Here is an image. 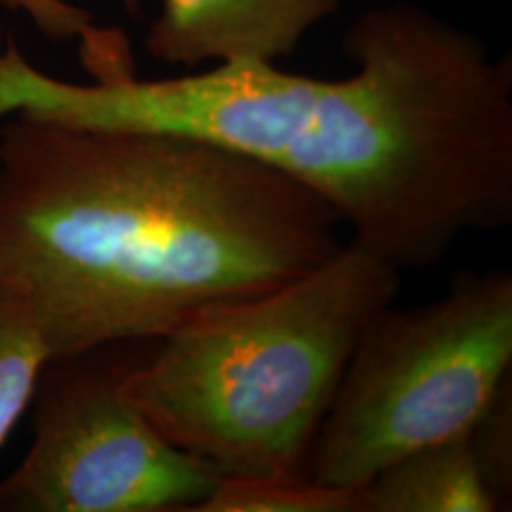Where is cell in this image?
Returning a JSON list of instances; mask_svg holds the SVG:
<instances>
[{"label":"cell","instance_id":"obj_1","mask_svg":"<svg viewBox=\"0 0 512 512\" xmlns=\"http://www.w3.org/2000/svg\"><path fill=\"white\" fill-rule=\"evenodd\" d=\"M344 50L357 71L340 80L234 63L78 84L16 57L0 73V107L234 150L310 190L399 272L511 224V55L406 2L361 14Z\"/></svg>","mask_w":512,"mask_h":512},{"label":"cell","instance_id":"obj_2","mask_svg":"<svg viewBox=\"0 0 512 512\" xmlns=\"http://www.w3.org/2000/svg\"><path fill=\"white\" fill-rule=\"evenodd\" d=\"M0 124V279L54 361L160 340L342 249L327 203L234 150L21 114Z\"/></svg>","mask_w":512,"mask_h":512},{"label":"cell","instance_id":"obj_3","mask_svg":"<svg viewBox=\"0 0 512 512\" xmlns=\"http://www.w3.org/2000/svg\"><path fill=\"white\" fill-rule=\"evenodd\" d=\"M399 285L395 266L351 241L279 289L194 313L129 366L124 391L220 478L306 476L349 359Z\"/></svg>","mask_w":512,"mask_h":512},{"label":"cell","instance_id":"obj_4","mask_svg":"<svg viewBox=\"0 0 512 512\" xmlns=\"http://www.w3.org/2000/svg\"><path fill=\"white\" fill-rule=\"evenodd\" d=\"M512 376V275H456L439 300L385 308L365 330L306 476L359 490L391 463L454 439Z\"/></svg>","mask_w":512,"mask_h":512},{"label":"cell","instance_id":"obj_5","mask_svg":"<svg viewBox=\"0 0 512 512\" xmlns=\"http://www.w3.org/2000/svg\"><path fill=\"white\" fill-rule=\"evenodd\" d=\"M128 368L86 355L48 365L31 446L0 480V512H194L213 492L220 476L129 401Z\"/></svg>","mask_w":512,"mask_h":512},{"label":"cell","instance_id":"obj_6","mask_svg":"<svg viewBox=\"0 0 512 512\" xmlns=\"http://www.w3.org/2000/svg\"><path fill=\"white\" fill-rule=\"evenodd\" d=\"M342 0H162L145 48L167 65L275 63Z\"/></svg>","mask_w":512,"mask_h":512},{"label":"cell","instance_id":"obj_7","mask_svg":"<svg viewBox=\"0 0 512 512\" xmlns=\"http://www.w3.org/2000/svg\"><path fill=\"white\" fill-rule=\"evenodd\" d=\"M363 490V512H495L467 433L421 448L374 476Z\"/></svg>","mask_w":512,"mask_h":512},{"label":"cell","instance_id":"obj_8","mask_svg":"<svg viewBox=\"0 0 512 512\" xmlns=\"http://www.w3.org/2000/svg\"><path fill=\"white\" fill-rule=\"evenodd\" d=\"M52 361L37 313L23 294L0 279V448L35 401Z\"/></svg>","mask_w":512,"mask_h":512},{"label":"cell","instance_id":"obj_9","mask_svg":"<svg viewBox=\"0 0 512 512\" xmlns=\"http://www.w3.org/2000/svg\"><path fill=\"white\" fill-rule=\"evenodd\" d=\"M194 512H363V490L306 476H222Z\"/></svg>","mask_w":512,"mask_h":512},{"label":"cell","instance_id":"obj_10","mask_svg":"<svg viewBox=\"0 0 512 512\" xmlns=\"http://www.w3.org/2000/svg\"><path fill=\"white\" fill-rule=\"evenodd\" d=\"M6 8L21 12L38 31L54 40H80V57L93 80H112L135 73L128 38L116 29L93 23L92 14L67 0H0ZM131 14L139 12V0H124Z\"/></svg>","mask_w":512,"mask_h":512},{"label":"cell","instance_id":"obj_11","mask_svg":"<svg viewBox=\"0 0 512 512\" xmlns=\"http://www.w3.org/2000/svg\"><path fill=\"white\" fill-rule=\"evenodd\" d=\"M469 448L488 492L501 509L512 499V376L467 429Z\"/></svg>","mask_w":512,"mask_h":512}]
</instances>
